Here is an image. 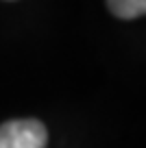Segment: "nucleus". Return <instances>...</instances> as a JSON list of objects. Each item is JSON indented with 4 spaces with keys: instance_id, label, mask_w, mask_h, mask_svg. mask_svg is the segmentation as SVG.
I'll return each instance as SVG.
<instances>
[{
    "instance_id": "1",
    "label": "nucleus",
    "mask_w": 146,
    "mask_h": 148,
    "mask_svg": "<svg viewBox=\"0 0 146 148\" xmlns=\"http://www.w3.org/2000/svg\"><path fill=\"white\" fill-rule=\"evenodd\" d=\"M48 131L35 118L9 120L0 126V148H46Z\"/></svg>"
},
{
    "instance_id": "2",
    "label": "nucleus",
    "mask_w": 146,
    "mask_h": 148,
    "mask_svg": "<svg viewBox=\"0 0 146 148\" xmlns=\"http://www.w3.org/2000/svg\"><path fill=\"white\" fill-rule=\"evenodd\" d=\"M109 11L122 20H135L146 15V0H111L107 2Z\"/></svg>"
}]
</instances>
